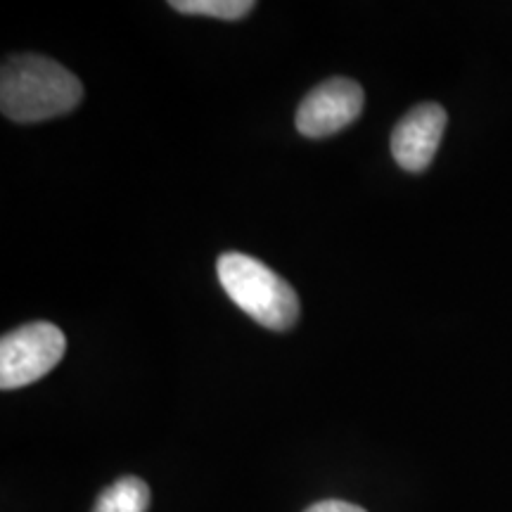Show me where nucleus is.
I'll return each mask as SVG.
<instances>
[{
  "label": "nucleus",
  "instance_id": "423d86ee",
  "mask_svg": "<svg viewBox=\"0 0 512 512\" xmlns=\"http://www.w3.org/2000/svg\"><path fill=\"white\" fill-rule=\"evenodd\" d=\"M150 508V486L138 477H121L105 489L93 512H147Z\"/></svg>",
  "mask_w": 512,
  "mask_h": 512
},
{
  "label": "nucleus",
  "instance_id": "7ed1b4c3",
  "mask_svg": "<svg viewBox=\"0 0 512 512\" xmlns=\"http://www.w3.org/2000/svg\"><path fill=\"white\" fill-rule=\"evenodd\" d=\"M67 351L64 332L53 323L22 325L0 339V389H19L41 380Z\"/></svg>",
  "mask_w": 512,
  "mask_h": 512
},
{
  "label": "nucleus",
  "instance_id": "f03ea898",
  "mask_svg": "<svg viewBox=\"0 0 512 512\" xmlns=\"http://www.w3.org/2000/svg\"><path fill=\"white\" fill-rule=\"evenodd\" d=\"M216 273L228 297L264 328L283 332L297 323V292L259 259L228 252L216 261Z\"/></svg>",
  "mask_w": 512,
  "mask_h": 512
},
{
  "label": "nucleus",
  "instance_id": "6e6552de",
  "mask_svg": "<svg viewBox=\"0 0 512 512\" xmlns=\"http://www.w3.org/2000/svg\"><path fill=\"white\" fill-rule=\"evenodd\" d=\"M306 512H366V510L347 501H320L316 505H311Z\"/></svg>",
  "mask_w": 512,
  "mask_h": 512
},
{
  "label": "nucleus",
  "instance_id": "39448f33",
  "mask_svg": "<svg viewBox=\"0 0 512 512\" xmlns=\"http://www.w3.org/2000/svg\"><path fill=\"white\" fill-rule=\"evenodd\" d=\"M448 114L437 102H422L396 124L392 155L406 171H425L437 155Z\"/></svg>",
  "mask_w": 512,
  "mask_h": 512
},
{
  "label": "nucleus",
  "instance_id": "0eeeda50",
  "mask_svg": "<svg viewBox=\"0 0 512 512\" xmlns=\"http://www.w3.org/2000/svg\"><path fill=\"white\" fill-rule=\"evenodd\" d=\"M171 8L183 12V15L240 19L254 10V3L252 0H174Z\"/></svg>",
  "mask_w": 512,
  "mask_h": 512
},
{
  "label": "nucleus",
  "instance_id": "f257e3e1",
  "mask_svg": "<svg viewBox=\"0 0 512 512\" xmlns=\"http://www.w3.org/2000/svg\"><path fill=\"white\" fill-rule=\"evenodd\" d=\"M83 86L60 62L43 55H12L0 74V110L17 124H36L72 112Z\"/></svg>",
  "mask_w": 512,
  "mask_h": 512
},
{
  "label": "nucleus",
  "instance_id": "20e7f679",
  "mask_svg": "<svg viewBox=\"0 0 512 512\" xmlns=\"http://www.w3.org/2000/svg\"><path fill=\"white\" fill-rule=\"evenodd\" d=\"M363 110V88L351 79H328L306 95L297 110V128L306 138H328L347 128Z\"/></svg>",
  "mask_w": 512,
  "mask_h": 512
}]
</instances>
